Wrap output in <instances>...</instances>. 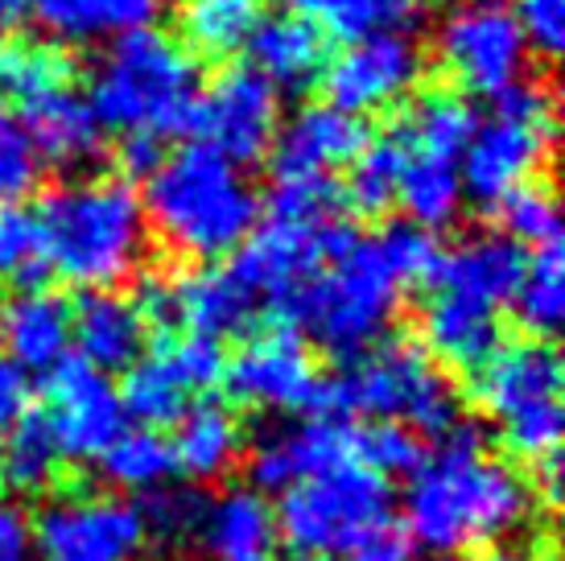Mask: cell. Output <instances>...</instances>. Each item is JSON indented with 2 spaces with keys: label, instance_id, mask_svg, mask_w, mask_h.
Listing matches in <instances>:
<instances>
[{
  "label": "cell",
  "instance_id": "obj_13",
  "mask_svg": "<svg viewBox=\"0 0 565 561\" xmlns=\"http://www.w3.org/2000/svg\"><path fill=\"white\" fill-rule=\"evenodd\" d=\"M190 128L203 133L206 149H215L244 170L273 149L281 128V95L256 66H227L199 95Z\"/></svg>",
  "mask_w": 565,
  "mask_h": 561
},
{
  "label": "cell",
  "instance_id": "obj_5",
  "mask_svg": "<svg viewBox=\"0 0 565 561\" xmlns=\"http://www.w3.org/2000/svg\"><path fill=\"white\" fill-rule=\"evenodd\" d=\"M92 112L104 128L173 137L186 133L199 104V66L173 38L141 30L120 38L92 75Z\"/></svg>",
  "mask_w": 565,
  "mask_h": 561
},
{
  "label": "cell",
  "instance_id": "obj_27",
  "mask_svg": "<svg viewBox=\"0 0 565 561\" xmlns=\"http://www.w3.org/2000/svg\"><path fill=\"white\" fill-rule=\"evenodd\" d=\"M252 63L256 71L273 83V87H289V92H306L315 78H322L330 54L327 38L298 13L268 17L252 33Z\"/></svg>",
  "mask_w": 565,
  "mask_h": 561
},
{
  "label": "cell",
  "instance_id": "obj_9",
  "mask_svg": "<svg viewBox=\"0 0 565 561\" xmlns=\"http://www.w3.org/2000/svg\"><path fill=\"white\" fill-rule=\"evenodd\" d=\"M553 133H557V120H553V99L545 87L520 78L508 92H500L491 116L475 125L471 145L458 161L462 199L495 211L508 194H516L541 173Z\"/></svg>",
  "mask_w": 565,
  "mask_h": 561
},
{
  "label": "cell",
  "instance_id": "obj_4",
  "mask_svg": "<svg viewBox=\"0 0 565 561\" xmlns=\"http://www.w3.org/2000/svg\"><path fill=\"white\" fill-rule=\"evenodd\" d=\"M50 273L79 289H111L137 273L149 244L141 194L125 178H75L50 190L38 211Z\"/></svg>",
  "mask_w": 565,
  "mask_h": 561
},
{
  "label": "cell",
  "instance_id": "obj_2",
  "mask_svg": "<svg viewBox=\"0 0 565 561\" xmlns=\"http://www.w3.org/2000/svg\"><path fill=\"white\" fill-rule=\"evenodd\" d=\"M533 516V487L512 463L483 451L475 425L458 421L434 458H422L405 491V529L434 553L500 546Z\"/></svg>",
  "mask_w": 565,
  "mask_h": 561
},
{
  "label": "cell",
  "instance_id": "obj_31",
  "mask_svg": "<svg viewBox=\"0 0 565 561\" xmlns=\"http://www.w3.org/2000/svg\"><path fill=\"white\" fill-rule=\"evenodd\" d=\"M401 149V145H396ZM396 203L425 232L450 227L462 211V178H458V161H441V157H422L401 149V182H396Z\"/></svg>",
  "mask_w": 565,
  "mask_h": 561
},
{
  "label": "cell",
  "instance_id": "obj_54",
  "mask_svg": "<svg viewBox=\"0 0 565 561\" xmlns=\"http://www.w3.org/2000/svg\"><path fill=\"white\" fill-rule=\"evenodd\" d=\"M0 446H4V437H0Z\"/></svg>",
  "mask_w": 565,
  "mask_h": 561
},
{
  "label": "cell",
  "instance_id": "obj_22",
  "mask_svg": "<svg viewBox=\"0 0 565 561\" xmlns=\"http://www.w3.org/2000/svg\"><path fill=\"white\" fill-rule=\"evenodd\" d=\"M0 343L21 372H50L71 351V306L50 289H21L0 314Z\"/></svg>",
  "mask_w": 565,
  "mask_h": 561
},
{
  "label": "cell",
  "instance_id": "obj_12",
  "mask_svg": "<svg viewBox=\"0 0 565 561\" xmlns=\"http://www.w3.org/2000/svg\"><path fill=\"white\" fill-rule=\"evenodd\" d=\"M38 561H141L149 525L137 504L116 496H54L30 525Z\"/></svg>",
  "mask_w": 565,
  "mask_h": 561
},
{
  "label": "cell",
  "instance_id": "obj_44",
  "mask_svg": "<svg viewBox=\"0 0 565 561\" xmlns=\"http://www.w3.org/2000/svg\"><path fill=\"white\" fill-rule=\"evenodd\" d=\"M166 359L173 363V372L182 375V384L190 392H206L211 384L223 380V347L215 339H203V335H186V339H173V343L161 347Z\"/></svg>",
  "mask_w": 565,
  "mask_h": 561
},
{
  "label": "cell",
  "instance_id": "obj_15",
  "mask_svg": "<svg viewBox=\"0 0 565 561\" xmlns=\"http://www.w3.org/2000/svg\"><path fill=\"white\" fill-rule=\"evenodd\" d=\"M223 380L239 405L265 409V413H298V409L318 405V396H322L315 359L298 335L285 327L252 335L248 343L223 363Z\"/></svg>",
  "mask_w": 565,
  "mask_h": 561
},
{
  "label": "cell",
  "instance_id": "obj_38",
  "mask_svg": "<svg viewBox=\"0 0 565 561\" xmlns=\"http://www.w3.org/2000/svg\"><path fill=\"white\" fill-rule=\"evenodd\" d=\"M46 273L50 256L38 211L21 203L0 207V277H9L21 289H42Z\"/></svg>",
  "mask_w": 565,
  "mask_h": 561
},
{
  "label": "cell",
  "instance_id": "obj_14",
  "mask_svg": "<svg viewBox=\"0 0 565 561\" xmlns=\"http://www.w3.org/2000/svg\"><path fill=\"white\" fill-rule=\"evenodd\" d=\"M46 425L58 454L71 463H95L125 430V409L108 372L92 368L83 356H63L46 380Z\"/></svg>",
  "mask_w": 565,
  "mask_h": 561
},
{
  "label": "cell",
  "instance_id": "obj_1",
  "mask_svg": "<svg viewBox=\"0 0 565 561\" xmlns=\"http://www.w3.org/2000/svg\"><path fill=\"white\" fill-rule=\"evenodd\" d=\"M438 265V240L417 223H396L367 240L355 235L330 268H318L285 314L298 318L334 359H355L393 327L408 285H429Z\"/></svg>",
  "mask_w": 565,
  "mask_h": 561
},
{
  "label": "cell",
  "instance_id": "obj_36",
  "mask_svg": "<svg viewBox=\"0 0 565 561\" xmlns=\"http://www.w3.org/2000/svg\"><path fill=\"white\" fill-rule=\"evenodd\" d=\"M58 463H63V454H58V442L50 434L46 417L25 409L0 446V479L21 496H38L54 484Z\"/></svg>",
  "mask_w": 565,
  "mask_h": 561
},
{
  "label": "cell",
  "instance_id": "obj_30",
  "mask_svg": "<svg viewBox=\"0 0 565 561\" xmlns=\"http://www.w3.org/2000/svg\"><path fill=\"white\" fill-rule=\"evenodd\" d=\"M75 78V63L63 46L38 38H0V104L30 108L54 92H66Z\"/></svg>",
  "mask_w": 565,
  "mask_h": 561
},
{
  "label": "cell",
  "instance_id": "obj_10",
  "mask_svg": "<svg viewBox=\"0 0 565 561\" xmlns=\"http://www.w3.org/2000/svg\"><path fill=\"white\" fill-rule=\"evenodd\" d=\"M351 240L355 232L347 227V219L310 223V219L268 215L265 227L256 223L248 240L232 252L236 256L232 273L248 285L256 301H268L285 314L294 297L318 277V268L334 261Z\"/></svg>",
  "mask_w": 565,
  "mask_h": 561
},
{
  "label": "cell",
  "instance_id": "obj_21",
  "mask_svg": "<svg viewBox=\"0 0 565 561\" xmlns=\"http://www.w3.org/2000/svg\"><path fill=\"white\" fill-rule=\"evenodd\" d=\"M422 339L441 363L475 372L500 347V322H495V310L483 301L434 285L422 310Z\"/></svg>",
  "mask_w": 565,
  "mask_h": 561
},
{
  "label": "cell",
  "instance_id": "obj_18",
  "mask_svg": "<svg viewBox=\"0 0 565 561\" xmlns=\"http://www.w3.org/2000/svg\"><path fill=\"white\" fill-rule=\"evenodd\" d=\"M343 458H355V430L330 417H318L260 437L248 458V470L252 484L260 491H285V487L301 484V479H310V475L334 467Z\"/></svg>",
  "mask_w": 565,
  "mask_h": 561
},
{
  "label": "cell",
  "instance_id": "obj_11",
  "mask_svg": "<svg viewBox=\"0 0 565 561\" xmlns=\"http://www.w3.org/2000/svg\"><path fill=\"white\" fill-rule=\"evenodd\" d=\"M438 63L467 95H495L520 83L529 42L508 0H458L438 21Z\"/></svg>",
  "mask_w": 565,
  "mask_h": 561
},
{
  "label": "cell",
  "instance_id": "obj_25",
  "mask_svg": "<svg viewBox=\"0 0 565 561\" xmlns=\"http://www.w3.org/2000/svg\"><path fill=\"white\" fill-rule=\"evenodd\" d=\"M21 125H25V137H30L38 161L63 166V170L87 166L104 149V125H99V116L71 87L30 104Z\"/></svg>",
  "mask_w": 565,
  "mask_h": 561
},
{
  "label": "cell",
  "instance_id": "obj_49",
  "mask_svg": "<svg viewBox=\"0 0 565 561\" xmlns=\"http://www.w3.org/2000/svg\"><path fill=\"white\" fill-rule=\"evenodd\" d=\"M161 161H166V154H161L158 137H149V133H128V137L120 140V170H125L128 178H153V170H158Z\"/></svg>",
  "mask_w": 565,
  "mask_h": 561
},
{
  "label": "cell",
  "instance_id": "obj_6",
  "mask_svg": "<svg viewBox=\"0 0 565 561\" xmlns=\"http://www.w3.org/2000/svg\"><path fill=\"white\" fill-rule=\"evenodd\" d=\"M318 401L347 417L396 421L429 437H446L458 425V392L413 339H380L360 351Z\"/></svg>",
  "mask_w": 565,
  "mask_h": 561
},
{
  "label": "cell",
  "instance_id": "obj_50",
  "mask_svg": "<svg viewBox=\"0 0 565 561\" xmlns=\"http://www.w3.org/2000/svg\"><path fill=\"white\" fill-rule=\"evenodd\" d=\"M25 401H30V384H25V372L4 363L0 359V437L17 425V417L25 413Z\"/></svg>",
  "mask_w": 565,
  "mask_h": 561
},
{
  "label": "cell",
  "instance_id": "obj_26",
  "mask_svg": "<svg viewBox=\"0 0 565 561\" xmlns=\"http://www.w3.org/2000/svg\"><path fill=\"white\" fill-rule=\"evenodd\" d=\"M33 13L58 42L92 46L153 30L166 13V0H33Z\"/></svg>",
  "mask_w": 565,
  "mask_h": 561
},
{
  "label": "cell",
  "instance_id": "obj_52",
  "mask_svg": "<svg viewBox=\"0 0 565 561\" xmlns=\"http://www.w3.org/2000/svg\"><path fill=\"white\" fill-rule=\"evenodd\" d=\"M487 561H533V558H524V553H512V549H495V553H491ZM545 561H550V558H545Z\"/></svg>",
  "mask_w": 565,
  "mask_h": 561
},
{
  "label": "cell",
  "instance_id": "obj_51",
  "mask_svg": "<svg viewBox=\"0 0 565 561\" xmlns=\"http://www.w3.org/2000/svg\"><path fill=\"white\" fill-rule=\"evenodd\" d=\"M30 13H33V0H0V38H9Z\"/></svg>",
  "mask_w": 565,
  "mask_h": 561
},
{
  "label": "cell",
  "instance_id": "obj_45",
  "mask_svg": "<svg viewBox=\"0 0 565 561\" xmlns=\"http://www.w3.org/2000/svg\"><path fill=\"white\" fill-rule=\"evenodd\" d=\"M516 21L524 42L545 54V59H557L565 46V0H516Z\"/></svg>",
  "mask_w": 565,
  "mask_h": 561
},
{
  "label": "cell",
  "instance_id": "obj_46",
  "mask_svg": "<svg viewBox=\"0 0 565 561\" xmlns=\"http://www.w3.org/2000/svg\"><path fill=\"white\" fill-rule=\"evenodd\" d=\"M149 508L145 512V525H149V537H161V541H182L186 532L199 529V512L203 504L190 496V491H149Z\"/></svg>",
  "mask_w": 565,
  "mask_h": 561
},
{
  "label": "cell",
  "instance_id": "obj_48",
  "mask_svg": "<svg viewBox=\"0 0 565 561\" xmlns=\"http://www.w3.org/2000/svg\"><path fill=\"white\" fill-rule=\"evenodd\" d=\"M0 561H38L30 520L13 499H0Z\"/></svg>",
  "mask_w": 565,
  "mask_h": 561
},
{
  "label": "cell",
  "instance_id": "obj_17",
  "mask_svg": "<svg viewBox=\"0 0 565 561\" xmlns=\"http://www.w3.org/2000/svg\"><path fill=\"white\" fill-rule=\"evenodd\" d=\"M367 145V125L360 116L310 104L289 116V125L277 128L273 140V170L277 178H327L339 166H351Z\"/></svg>",
  "mask_w": 565,
  "mask_h": 561
},
{
  "label": "cell",
  "instance_id": "obj_29",
  "mask_svg": "<svg viewBox=\"0 0 565 561\" xmlns=\"http://www.w3.org/2000/svg\"><path fill=\"white\" fill-rule=\"evenodd\" d=\"M173 467L186 470L190 479L211 484L236 467L239 451H244V430H239L236 413L220 401H203V405L186 409L173 421Z\"/></svg>",
  "mask_w": 565,
  "mask_h": 561
},
{
  "label": "cell",
  "instance_id": "obj_23",
  "mask_svg": "<svg viewBox=\"0 0 565 561\" xmlns=\"http://www.w3.org/2000/svg\"><path fill=\"white\" fill-rule=\"evenodd\" d=\"M194 532L211 561H273L277 520L260 491L232 487L203 504Z\"/></svg>",
  "mask_w": 565,
  "mask_h": 561
},
{
  "label": "cell",
  "instance_id": "obj_7",
  "mask_svg": "<svg viewBox=\"0 0 565 561\" xmlns=\"http://www.w3.org/2000/svg\"><path fill=\"white\" fill-rule=\"evenodd\" d=\"M273 520L301 558H347L367 532L393 520V491L360 458H343L285 487Z\"/></svg>",
  "mask_w": 565,
  "mask_h": 561
},
{
  "label": "cell",
  "instance_id": "obj_41",
  "mask_svg": "<svg viewBox=\"0 0 565 561\" xmlns=\"http://www.w3.org/2000/svg\"><path fill=\"white\" fill-rule=\"evenodd\" d=\"M355 458L376 475H413L425 454L413 430L396 421H376L367 430H355Z\"/></svg>",
  "mask_w": 565,
  "mask_h": 561
},
{
  "label": "cell",
  "instance_id": "obj_20",
  "mask_svg": "<svg viewBox=\"0 0 565 561\" xmlns=\"http://www.w3.org/2000/svg\"><path fill=\"white\" fill-rule=\"evenodd\" d=\"M260 301L232 268H190L170 280V318L182 322L190 335H203L220 343L223 335H239L252 327Z\"/></svg>",
  "mask_w": 565,
  "mask_h": 561
},
{
  "label": "cell",
  "instance_id": "obj_28",
  "mask_svg": "<svg viewBox=\"0 0 565 561\" xmlns=\"http://www.w3.org/2000/svg\"><path fill=\"white\" fill-rule=\"evenodd\" d=\"M475 125H479V116H475V108L467 104V95L425 92L401 112V120L393 125L388 137H393L405 154L462 161L467 145H471Z\"/></svg>",
  "mask_w": 565,
  "mask_h": 561
},
{
  "label": "cell",
  "instance_id": "obj_19",
  "mask_svg": "<svg viewBox=\"0 0 565 561\" xmlns=\"http://www.w3.org/2000/svg\"><path fill=\"white\" fill-rule=\"evenodd\" d=\"M524 265H529V256L516 240H508L503 232H479L471 240H462L455 252H441V265L429 285L475 297L500 314L503 306H512Z\"/></svg>",
  "mask_w": 565,
  "mask_h": 561
},
{
  "label": "cell",
  "instance_id": "obj_40",
  "mask_svg": "<svg viewBox=\"0 0 565 561\" xmlns=\"http://www.w3.org/2000/svg\"><path fill=\"white\" fill-rule=\"evenodd\" d=\"M500 219H503V235L508 240H516V244H553L557 235H562V215H557V203H553V194L545 187H520L516 194H508L500 207Z\"/></svg>",
  "mask_w": 565,
  "mask_h": 561
},
{
  "label": "cell",
  "instance_id": "obj_33",
  "mask_svg": "<svg viewBox=\"0 0 565 561\" xmlns=\"http://www.w3.org/2000/svg\"><path fill=\"white\" fill-rule=\"evenodd\" d=\"M289 13L306 17L322 38L360 42L376 33H405L417 0H289Z\"/></svg>",
  "mask_w": 565,
  "mask_h": 561
},
{
  "label": "cell",
  "instance_id": "obj_32",
  "mask_svg": "<svg viewBox=\"0 0 565 561\" xmlns=\"http://www.w3.org/2000/svg\"><path fill=\"white\" fill-rule=\"evenodd\" d=\"M265 21V0H182L178 25L186 42L206 59H232L252 42Z\"/></svg>",
  "mask_w": 565,
  "mask_h": 561
},
{
  "label": "cell",
  "instance_id": "obj_37",
  "mask_svg": "<svg viewBox=\"0 0 565 561\" xmlns=\"http://www.w3.org/2000/svg\"><path fill=\"white\" fill-rule=\"evenodd\" d=\"M520 322L533 330V335H553L565 318V256L562 244H541L533 248L529 265H524V277H520V289L512 297Z\"/></svg>",
  "mask_w": 565,
  "mask_h": 561
},
{
  "label": "cell",
  "instance_id": "obj_53",
  "mask_svg": "<svg viewBox=\"0 0 565 561\" xmlns=\"http://www.w3.org/2000/svg\"><path fill=\"white\" fill-rule=\"evenodd\" d=\"M434 561H462V558H455V553H438Z\"/></svg>",
  "mask_w": 565,
  "mask_h": 561
},
{
  "label": "cell",
  "instance_id": "obj_16",
  "mask_svg": "<svg viewBox=\"0 0 565 561\" xmlns=\"http://www.w3.org/2000/svg\"><path fill=\"white\" fill-rule=\"evenodd\" d=\"M422 78V50L408 33H376L347 42L339 59H330L322 71L330 108L347 116H367V112L401 104Z\"/></svg>",
  "mask_w": 565,
  "mask_h": 561
},
{
  "label": "cell",
  "instance_id": "obj_39",
  "mask_svg": "<svg viewBox=\"0 0 565 561\" xmlns=\"http://www.w3.org/2000/svg\"><path fill=\"white\" fill-rule=\"evenodd\" d=\"M396 182H401V149L393 137L367 140L363 154L351 161L343 199L363 215H380L396 203Z\"/></svg>",
  "mask_w": 565,
  "mask_h": 561
},
{
  "label": "cell",
  "instance_id": "obj_43",
  "mask_svg": "<svg viewBox=\"0 0 565 561\" xmlns=\"http://www.w3.org/2000/svg\"><path fill=\"white\" fill-rule=\"evenodd\" d=\"M268 215L310 219V223L343 219V190L330 178H277L268 194Z\"/></svg>",
  "mask_w": 565,
  "mask_h": 561
},
{
  "label": "cell",
  "instance_id": "obj_3",
  "mask_svg": "<svg viewBox=\"0 0 565 561\" xmlns=\"http://www.w3.org/2000/svg\"><path fill=\"white\" fill-rule=\"evenodd\" d=\"M141 207L166 248L203 265L232 256L260 223V194L248 173L203 140L161 161Z\"/></svg>",
  "mask_w": 565,
  "mask_h": 561
},
{
  "label": "cell",
  "instance_id": "obj_35",
  "mask_svg": "<svg viewBox=\"0 0 565 561\" xmlns=\"http://www.w3.org/2000/svg\"><path fill=\"white\" fill-rule=\"evenodd\" d=\"M125 372H128L125 384L116 392L125 417H137V425H145V430H161V425H173V421L186 413L190 389L182 384V375L173 372L166 351L137 359Z\"/></svg>",
  "mask_w": 565,
  "mask_h": 561
},
{
  "label": "cell",
  "instance_id": "obj_8",
  "mask_svg": "<svg viewBox=\"0 0 565 561\" xmlns=\"http://www.w3.org/2000/svg\"><path fill=\"white\" fill-rule=\"evenodd\" d=\"M475 401L500 421L503 446L545 463L562 446V356L541 339L495 347L475 368Z\"/></svg>",
  "mask_w": 565,
  "mask_h": 561
},
{
  "label": "cell",
  "instance_id": "obj_47",
  "mask_svg": "<svg viewBox=\"0 0 565 561\" xmlns=\"http://www.w3.org/2000/svg\"><path fill=\"white\" fill-rule=\"evenodd\" d=\"M347 561H413V537L401 520H384L347 553Z\"/></svg>",
  "mask_w": 565,
  "mask_h": 561
},
{
  "label": "cell",
  "instance_id": "obj_42",
  "mask_svg": "<svg viewBox=\"0 0 565 561\" xmlns=\"http://www.w3.org/2000/svg\"><path fill=\"white\" fill-rule=\"evenodd\" d=\"M42 178V161L33 154L25 125L17 120L9 104H0V207L21 203Z\"/></svg>",
  "mask_w": 565,
  "mask_h": 561
},
{
  "label": "cell",
  "instance_id": "obj_24",
  "mask_svg": "<svg viewBox=\"0 0 565 561\" xmlns=\"http://www.w3.org/2000/svg\"><path fill=\"white\" fill-rule=\"evenodd\" d=\"M145 327L149 322L132 306V297L111 294V289H95L71 310V339L79 343V356L99 372L132 368L141 359Z\"/></svg>",
  "mask_w": 565,
  "mask_h": 561
},
{
  "label": "cell",
  "instance_id": "obj_34",
  "mask_svg": "<svg viewBox=\"0 0 565 561\" xmlns=\"http://www.w3.org/2000/svg\"><path fill=\"white\" fill-rule=\"evenodd\" d=\"M99 470H104V484H111L116 491H161V487L170 484L173 467V446L170 437L161 434V430H120L116 442H111L108 451L95 458Z\"/></svg>",
  "mask_w": 565,
  "mask_h": 561
}]
</instances>
